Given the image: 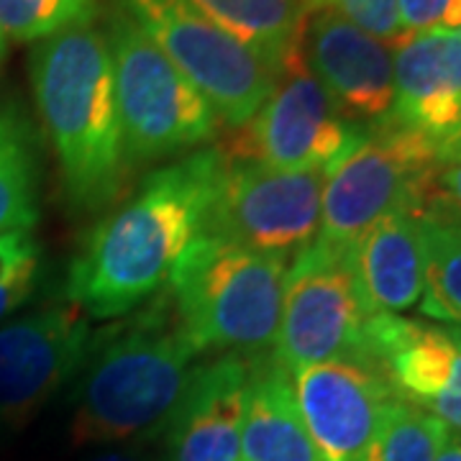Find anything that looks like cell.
Listing matches in <instances>:
<instances>
[{
    "label": "cell",
    "instance_id": "cell-4",
    "mask_svg": "<svg viewBox=\"0 0 461 461\" xmlns=\"http://www.w3.org/2000/svg\"><path fill=\"white\" fill-rule=\"evenodd\" d=\"M290 259L200 236L167 282L182 329L203 351L269 354L277 341Z\"/></svg>",
    "mask_w": 461,
    "mask_h": 461
},
{
    "label": "cell",
    "instance_id": "cell-7",
    "mask_svg": "<svg viewBox=\"0 0 461 461\" xmlns=\"http://www.w3.org/2000/svg\"><path fill=\"white\" fill-rule=\"evenodd\" d=\"M139 29L203 93L215 115L239 129L277 83V69L221 32L190 0H118Z\"/></svg>",
    "mask_w": 461,
    "mask_h": 461
},
{
    "label": "cell",
    "instance_id": "cell-30",
    "mask_svg": "<svg viewBox=\"0 0 461 461\" xmlns=\"http://www.w3.org/2000/svg\"><path fill=\"white\" fill-rule=\"evenodd\" d=\"M446 330H448V336L454 339V344L461 348V329H446Z\"/></svg>",
    "mask_w": 461,
    "mask_h": 461
},
{
    "label": "cell",
    "instance_id": "cell-26",
    "mask_svg": "<svg viewBox=\"0 0 461 461\" xmlns=\"http://www.w3.org/2000/svg\"><path fill=\"white\" fill-rule=\"evenodd\" d=\"M402 33L461 32V0H397Z\"/></svg>",
    "mask_w": 461,
    "mask_h": 461
},
{
    "label": "cell",
    "instance_id": "cell-1",
    "mask_svg": "<svg viewBox=\"0 0 461 461\" xmlns=\"http://www.w3.org/2000/svg\"><path fill=\"white\" fill-rule=\"evenodd\" d=\"M221 165L218 149H200L144 177L85 239L67 277L69 303L105 321L126 318L162 293L203 236Z\"/></svg>",
    "mask_w": 461,
    "mask_h": 461
},
{
    "label": "cell",
    "instance_id": "cell-17",
    "mask_svg": "<svg viewBox=\"0 0 461 461\" xmlns=\"http://www.w3.org/2000/svg\"><path fill=\"white\" fill-rule=\"evenodd\" d=\"M357 290L369 315L402 313L420 303L426 290V254L418 211L379 218L348 249Z\"/></svg>",
    "mask_w": 461,
    "mask_h": 461
},
{
    "label": "cell",
    "instance_id": "cell-14",
    "mask_svg": "<svg viewBox=\"0 0 461 461\" xmlns=\"http://www.w3.org/2000/svg\"><path fill=\"white\" fill-rule=\"evenodd\" d=\"M300 54L333 105L364 129L393 118V47L333 11H308Z\"/></svg>",
    "mask_w": 461,
    "mask_h": 461
},
{
    "label": "cell",
    "instance_id": "cell-24",
    "mask_svg": "<svg viewBox=\"0 0 461 461\" xmlns=\"http://www.w3.org/2000/svg\"><path fill=\"white\" fill-rule=\"evenodd\" d=\"M39 244L32 230L0 233V318L16 311L36 287Z\"/></svg>",
    "mask_w": 461,
    "mask_h": 461
},
{
    "label": "cell",
    "instance_id": "cell-2",
    "mask_svg": "<svg viewBox=\"0 0 461 461\" xmlns=\"http://www.w3.org/2000/svg\"><path fill=\"white\" fill-rule=\"evenodd\" d=\"M32 87L69 205L83 213L113 208L136 165L123 144L105 32L90 21L36 41Z\"/></svg>",
    "mask_w": 461,
    "mask_h": 461
},
{
    "label": "cell",
    "instance_id": "cell-9",
    "mask_svg": "<svg viewBox=\"0 0 461 461\" xmlns=\"http://www.w3.org/2000/svg\"><path fill=\"white\" fill-rule=\"evenodd\" d=\"M329 172L223 159L203 236L295 259L318 239Z\"/></svg>",
    "mask_w": 461,
    "mask_h": 461
},
{
    "label": "cell",
    "instance_id": "cell-25",
    "mask_svg": "<svg viewBox=\"0 0 461 461\" xmlns=\"http://www.w3.org/2000/svg\"><path fill=\"white\" fill-rule=\"evenodd\" d=\"M305 11H333L359 29L395 47L405 36L397 18V0H300Z\"/></svg>",
    "mask_w": 461,
    "mask_h": 461
},
{
    "label": "cell",
    "instance_id": "cell-12",
    "mask_svg": "<svg viewBox=\"0 0 461 461\" xmlns=\"http://www.w3.org/2000/svg\"><path fill=\"white\" fill-rule=\"evenodd\" d=\"M293 395L321 461H369L395 400L372 364L336 359L290 372Z\"/></svg>",
    "mask_w": 461,
    "mask_h": 461
},
{
    "label": "cell",
    "instance_id": "cell-21",
    "mask_svg": "<svg viewBox=\"0 0 461 461\" xmlns=\"http://www.w3.org/2000/svg\"><path fill=\"white\" fill-rule=\"evenodd\" d=\"M39 218V169L29 121L0 105V233L32 230Z\"/></svg>",
    "mask_w": 461,
    "mask_h": 461
},
{
    "label": "cell",
    "instance_id": "cell-19",
    "mask_svg": "<svg viewBox=\"0 0 461 461\" xmlns=\"http://www.w3.org/2000/svg\"><path fill=\"white\" fill-rule=\"evenodd\" d=\"M418 221L426 254V290L418 305L430 318L461 329V208L436 187Z\"/></svg>",
    "mask_w": 461,
    "mask_h": 461
},
{
    "label": "cell",
    "instance_id": "cell-18",
    "mask_svg": "<svg viewBox=\"0 0 461 461\" xmlns=\"http://www.w3.org/2000/svg\"><path fill=\"white\" fill-rule=\"evenodd\" d=\"M239 461H321L297 412L290 375L272 354L249 359Z\"/></svg>",
    "mask_w": 461,
    "mask_h": 461
},
{
    "label": "cell",
    "instance_id": "cell-6",
    "mask_svg": "<svg viewBox=\"0 0 461 461\" xmlns=\"http://www.w3.org/2000/svg\"><path fill=\"white\" fill-rule=\"evenodd\" d=\"M436 187L438 151L429 139L393 121L369 126L329 172L315 241L348 251L379 218L420 211Z\"/></svg>",
    "mask_w": 461,
    "mask_h": 461
},
{
    "label": "cell",
    "instance_id": "cell-3",
    "mask_svg": "<svg viewBox=\"0 0 461 461\" xmlns=\"http://www.w3.org/2000/svg\"><path fill=\"white\" fill-rule=\"evenodd\" d=\"M95 339L69 438L118 446L165 429L187 393L200 348L182 329L169 290Z\"/></svg>",
    "mask_w": 461,
    "mask_h": 461
},
{
    "label": "cell",
    "instance_id": "cell-23",
    "mask_svg": "<svg viewBox=\"0 0 461 461\" xmlns=\"http://www.w3.org/2000/svg\"><path fill=\"white\" fill-rule=\"evenodd\" d=\"M98 16V0H0V36L41 41Z\"/></svg>",
    "mask_w": 461,
    "mask_h": 461
},
{
    "label": "cell",
    "instance_id": "cell-15",
    "mask_svg": "<svg viewBox=\"0 0 461 461\" xmlns=\"http://www.w3.org/2000/svg\"><path fill=\"white\" fill-rule=\"evenodd\" d=\"M393 123L420 133L438 157L461 141V32L408 33L393 51Z\"/></svg>",
    "mask_w": 461,
    "mask_h": 461
},
{
    "label": "cell",
    "instance_id": "cell-11",
    "mask_svg": "<svg viewBox=\"0 0 461 461\" xmlns=\"http://www.w3.org/2000/svg\"><path fill=\"white\" fill-rule=\"evenodd\" d=\"M95 333L75 303L41 308L0 329V420L23 423L83 369Z\"/></svg>",
    "mask_w": 461,
    "mask_h": 461
},
{
    "label": "cell",
    "instance_id": "cell-31",
    "mask_svg": "<svg viewBox=\"0 0 461 461\" xmlns=\"http://www.w3.org/2000/svg\"><path fill=\"white\" fill-rule=\"evenodd\" d=\"M3 51H5V39H0V57H3Z\"/></svg>",
    "mask_w": 461,
    "mask_h": 461
},
{
    "label": "cell",
    "instance_id": "cell-27",
    "mask_svg": "<svg viewBox=\"0 0 461 461\" xmlns=\"http://www.w3.org/2000/svg\"><path fill=\"white\" fill-rule=\"evenodd\" d=\"M438 187L461 208V141L438 157Z\"/></svg>",
    "mask_w": 461,
    "mask_h": 461
},
{
    "label": "cell",
    "instance_id": "cell-10",
    "mask_svg": "<svg viewBox=\"0 0 461 461\" xmlns=\"http://www.w3.org/2000/svg\"><path fill=\"white\" fill-rule=\"evenodd\" d=\"M366 318L348 251L313 241L290 262L272 359L287 375L336 359L364 362Z\"/></svg>",
    "mask_w": 461,
    "mask_h": 461
},
{
    "label": "cell",
    "instance_id": "cell-13",
    "mask_svg": "<svg viewBox=\"0 0 461 461\" xmlns=\"http://www.w3.org/2000/svg\"><path fill=\"white\" fill-rule=\"evenodd\" d=\"M362 351L395 397L461 433V348L448 330L393 313L369 315Z\"/></svg>",
    "mask_w": 461,
    "mask_h": 461
},
{
    "label": "cell",
    "instance_id": "cell-8",
    "mask_svg": "<svg viewBox=\"0 0 461 461\" xmlns=\"http://www.w3.org/2000/svg\"><path fill=\"white\" fill-rule=\"evenodd\" d=\"M364 126L348 121L303 62L297 47L277 72L269 98L244 126L215 147L223 159L275 169H333L362 141Z\"/></svg>",
    "mask_w": 461,
    "mask_h": 461
},
{
    "label": "cell",
    "instance_id": "cell-16",
    "mask_svg": "<svg viewBox=\"0 0 461 461\" xmlns=\"http://www.w3.org/2000/svg\"><path fill=\"white\" fill-rule=\"evenodd\" d=\"M249 359L226 354L195 369L172 412L169 461H239Z\"/></svg>",
    "mask_w": 461,
    "mask_h": 461
},
{
    "label": "cell",
    "instance_id": "cell-32",
    "mask_svg": "<svg viewBox=\"0 0 461 461\" xmlns=\"http://www.w3.org/2000/svg\"><path fill=\"white\" fill-rule=\"evenodd\" d=\"M0 39H3V36H0Z\"/></svg>",
    "mask_w": 461,
    "mask_h": 461
},
{
    "label": "cell",
    "instance_id": "cell-29",
    "mask_svg": "<svg viewBox=\"0 0 461 461\" xmlns=\"http://www.w3.org/2000/svg\"><path fill=\"white\" fill-rule=\"evenodd\" d=\"M87 461H144L136 451L129 448H108V451H100L95 456H90Z\"/></svg>",
    "mask_w": 461,
    "mask_h": 461
},
{
    "label": "cell",
    "instance_id": "cell-22",
    "mask_svg": "<svg viewBox=\"0 0 461 461\" xmlns=\"http://www.w3.org/2000/svg\"><path fill=\"white\" fill-rule=\"evenodd\" d=\"M446 426L430 412L395 397L382 418L377 461H436Z\"/></svg>",
    "mask_w": 461,
    "mask_h": 461
},
{
    "label": "cell",
    "instance_id": "cell-5",
    "mask_svg": "<svg viewBox=\"0 0 461 461\" xmlns=\"http://www.w3.org/2000/svg\"><path fill=\"white\" fill-rule=\"evenodd\" d=\"M115 100L133 165L157 162L211 141L218 115L121 5L108 16Z\"/></svg>",
    "mask_w": 461,
    "mask_h": 461
},
{
    "label": "cell",
    "instance_id": "cell-28",
    "mask_svg": "<svg viewBox=\"0 0 461 461\" xmlns=\"http://www.w3.org/2000/svg\"><path fill=\"white\" fill-rule=\"evenodd\" d=\"M436 461H461V433L446 429L444 441L438 446Z\"/></svg>",
    "mask_w": 461,
    "mask_h": 461
},
{
    "label": "cell",
    "instance_id": "cell-20",
    "mask_svg": "<svg viewBox=\"0 0 461 461\" xmlns=\"http://www.w3.org/2000/svg\"><path fill=\"white\" fill-rule=\"evenodd\" d=\"M221 32L259 54L280 72L282 62L300 47L305 5L300 0H190Z\"/></svg>",
    "mask_w": 461,
    "mask_h": 461
}]
</instances>
